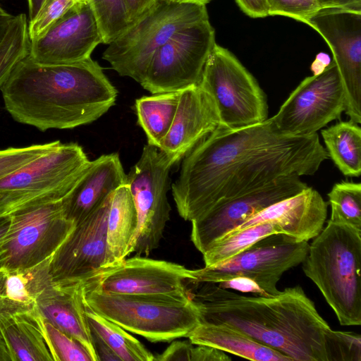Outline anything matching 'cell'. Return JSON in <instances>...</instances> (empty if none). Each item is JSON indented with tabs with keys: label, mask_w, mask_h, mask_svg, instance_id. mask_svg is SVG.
Listing matches in <instances>:
<instances>
[{
	"label": "cell",
	"mask_w": 361,
	"mask_h": 361,
	"mask_svg": "<svg viewBox=\"0 0 361 361\" xmlns=\"http://www.w3.org/2000/svg\"><path fill=\"white\" fill-rule=\"evenodd\" d=\"M345 110V97L333 61L320 73L305 78L271 119L281 134L307 136L338 119Z\"/></svg>",
	"instance_id": "4fadbf2b"
},
{
	"label": "cell",
	"mask_w": 361,
	"mask_h": 361,
	"mask_svg": "<svg viewBox=\"0 0 361 361\" xmlns=\"http://www.w3.org/2000/svg\"><path fill=\"white\" fill-rule=\"evenodd\" d=\"M168 2L175 3V4H197V5H204L206 6L207 4L210 2L212 0H165Z\"/></svg>",
	"instance_id": "816d5d0a"
},
{
	"label": "cell",
	"mask_w": 361,
	"mask_h": 361,
	"mask_svg": "<svg viewBox=\"0 0 361 361\" xmlns=\"http://www.w3.org/2000/svg\"><path fill=\"white\" fill-rule=\"evenodd\" d=\"M10 223V216H0V271L4 270L7 261L6 244Z\"/></svg>",
	"instance_id": "f6af8a7d"
},
{
	"label": "cell",
	"mask_w": 361,
	"mask_h": 361,
	"mask_svg": "<svg viewBox=\"0 0 361 361\" xmlns=\"http://www.w3.org/2000/svg\"><path fill=\"white\" fill-rule=\"evenodd\" d=\"M14 16L0 9V43L6 35Z\"/></svg>",
	"instance_id": "7dc6e473"
},
{
	"label": "cell",
	"mask_w": 361,
	"mask_h": 361,
	"mask_svg": "<svg viewBox=\"0 0 361 361\" xmlns=\"http://www.w3.org/2000/svg\"><path fill=\"white\" fill-rule=\"evenodd\" d=\"M6 111L17 122L41 131L89 124L115 104L117 90L91 57L57 65L27 56L0 88Z\"/></svg>",
	"instance_id": "7a4b0ae2"
},
{
	"label": "cell",
	"mask_w": 361,
	"mask_h": 361,
	"mask_svg": "<svg viewBox=\"0 0 361 361\" xmlns=\"http://www.w3.org/2000/svg\"><path fill=\"white\" fill-rule=\"evenodd\" d=\"M235 1L243 12L251 18L268 16L266 0H235Z\"/></svg>",
	"instance_id": "b9f144b4"
},
{
	"label": "cell",
	"mask_w": 361,
	"mask_h": 361,
	"mask_svg": "<svg viewBox=\"0 0 361 361\" xmlns=\"http://www.w3.org/2000/svg\"><path fill=\"white\" fill-rule=\"evenodd\" d=\"M30 43L26 15L14 16L0 43V88L18 63L29 55Z\"/></svg>",
	"instance_id": "4dcf8cb0"
},
{
	"label": "cell",
	"mask_w": 361,
	"mask_h": 361,
	"mask_svg": "<svg viewBox=\"0 0 361 361\" xmlns=\"http://www.w3.org/2000/svg\"><path fill=\"white\" fill-rule=\"evenodd\" d=\"M291 174L257 189L221 201L192 221L190 239L202 254L216 240L270 205L295 195L308 186Z\"/></svg>",
	"instance_id": "2e32d148"
},
{
	"label": "cell",
	"mask_w": 361,
	"mask_h": 361,
	"mask_svg": "<svg viewBox=\"0 0 361 361\" xmlns=\"http://www.w3.org/2000/svg\"><path fill=\"white\" fill-rule=\"evenodd\" d=\"M193 345L190 340L173 341L162 353L154 356V361H190Z\"/></svg>",
	"instance_id": "ab89813d"
},
{
	"label": "cell",
	"mask_w": 361,
	"mask_h": 361,
	"mask_svg": "<svg viewBox=\"0 0 361 361\" xmlns=\"http://www.w3.org/2000/svg\"><path fill=\"white\" fill-rule=\"evenodd\" d=\"M309 249L307 241L284 233L267 235L221 263L194 269L192 283H219L235 276L255 280L271 295L280 290L277 283L282 275L305 260Z\"/></svg>",
	"instance_id": "30bf717a"
},
{
	"label": "cell",
	"mask_w": 361,
	"mask_h": 361,
	"mask_svg": "<svg viewBox=\"0 0 361 361\" xmlns=\"http://www.w3.org/2000/svg\"><path fill=\"white\" fill-rule=\"evenodd\" d=\"M193 269L136 255L103 267L82 280L84 288L109 293L190 295Z\"/></svg>",
	"instance_id": "9a60e30c"
},
{
	"label": "cell",
	"mask_w": 361,
	"mask_h": 361,
	"mask_svg": "<svg viewBox=\"0 0 361 361\" xmlns=\"http://www.w3.org/2000/svg\"><path fill=\"white\" fill-rule=\"evenodd\" d=\"M84 290L88 308L151 342L188 337L202 322L190 294H119L85 288Z\"/></svg>",
	"instance_id": "5b68a950"
},
{
	"label": "cell",
	"mask_w": 361,
	"mask_h": 361,
	"mask_svg": "<svg viewBox=\"0 0 361 361\" xmlns=\"http://www.w3.org/2000/svg\"><path fill=\"white\" fill-rule=\"evenodd\" d=\"M190 353V361H229L231 358L224 351L206 345H195Z\"/></svg>",
	"instance_id": "60d3db41"
},
{
	"label": "cell",
	"mask_w": 361,
	"mask_h": 361,
	"mask_svg": "<svg viewBox=\"0 0 361 361\" xmlns=\"http://www.w3.org/2000/svg\"><path fill=\"white\" fill-rule=\"evenodd\" d=\"M0 9H1V6H0Z\"/></svg>",
	"instance_id": "db71d44e"
},
{
	"label": "cell",
	"mask_w": 361,
	"mask_h": 361,
	"mask_svg": "<svg viewBox=\"0 0 361 361\" xmlns=\"http://www.w3.org/2000/svg\"><path fill=\"white\" fill-rule=\"evenodd\" d=\"M77 0H44L36 17L28 24L30 40L45 31Z\"/></svg>",
	"instance_id": "8d00e7d4"
},
{
	"label": "cell",
	"mask_w": 361,
	"mask_h": 361,
	"mask_svg": "<svg viewBox=\"0 0 361 361\" xmlns=\"http://www.w3.org/2000/svg\"><path fill=\"white\" fill-rule=\"evenodd\" d=\"M329 157L345 176L361 174V129L351 121H340L322 130Z\"/></svg>",
	"instance_id": "83f0119b"
},
{
	"label": "cell",
	"mask_w": 361,
	"mask_h": 361,
	"mask_svg": "<svg viewBox=\"0 0 361 361\" xmlns=\"http://www.w3.org/2000/svg\"><path fill=\"white\" fill-rule=\"evenodd\" d=\"M329 158L317 133L283 135L271 118L238 128L219 124L183 157L172 195L179 215L192 221L279 178L314 175Z\"/></svg>",
	"instance_id": "6da1fadb"
},
{
	"label": "cell",
	"mask_w": 361,
	"mask_h": 361,
	"mask_svg": "<svg viewBox=\"0 0 361 361\" xmlns=\"http://www.w3.org/2000/svg\"><path fill=\"white\" fill-rule=\"evenodd\" d=\"M112 194L86 219L75 224L51 257L49 268L54 281H82L104 267L107 216Z\"/></svg>",
	"instance_id": "ac0fdd59"
},
{
	"label": "cell",
	"mask_w": 361,
	"mask_h": 361,
	"mask_svg": "<svg viewBox=\"0 0 361 361\" xmlns=\"http://www.w3.org/2000/svg\"><path fill=\"white\" fill-rule=\"evenodd\" d=\"M203 283L190 293L202 322L231 325L293 361H327L325 336L331 328L300 286L249 296Z\"/></svg>",
	"instance_id": "3957f363"
},
{
	"label": "cell",
	"mask_w": 361,
	"mask_h": 361,
	"mask_svg": "<svg viewBox=\"0 0 361 361\" xmlns=\"http://www.w3.org/2000/svg\"><path fill=\"white\" fill-rule=\"evenodd\" d=\"M51 258L28 269L1 271L0 321L36 310L37 298L53 281Z\"/></svg>",
	"instance_id": "603a6c76"
},
{
	"label": "cell",
	"mask_w": 361,
	"mask_h": 361,
	"mask_svg": "<svg viewBox=\"0 0 361 361\" xmlns=\"http://www.w3.org/2000/svg\"><path fill=\"white\" fill-rule=\"evenodd\" d=\"M329 45L338 71L350 121L361 123V11L321 8L304 22Z\"/></svg>",
	"instance_id": "5bb4252c"
},
{
	"label": "cell",
	"mask_w": 361,
	"mask_h": 361,
	"mask_svg": "<svg viewBox=\"0 0 361 361\" xmlns=\"http://www.w3.org/2000/svg\"><path fill=\"white\" fill-rule=\"evenodd\" d=\"M37 312L55 327L78 341L98 361L86 316L87 306L82 280L52 281L39 295Z\"/></svg>",
	"instance_id": "44dd1931"
},
{
	"label": "cell",
	"mask_w": 361,
	"mask_h": 361,
	"mask_svg": "<svg viewBox=\"0 0 361 361\" xmlns=\"http://www.w3.org/2000/svg\"><path fill=\"white\" fill-rule=\"evenodd\" d=\"M194 345H206L254 361L293 360L224 323L202 322L188 336Z\"/></svg>",
	"instance_id": "cb8c5ba5"
},
{
	"label": "cell",
	"mask_w": 361,
	"mask_h": 361,
	"mask_svg": "<svg viewBox=\"0 0 361 361\" xmlns=\"http://www.w3.org/2000/svg\"><path fill=\"white\" fill-rule=\"evenodd\" d=\"M44 1V0H27L30 21L36 17Z\"/></svg>",
	"instance_id": "f907efd6"
},
{
	"label": "cell",
	"mask_w": 361,
	"mask_h": 361,
	"mask_svg": "<svg viewBox=\"0 0 361 361\" xmlns=\"http://www.w3.org/2000/svg\"><path fill=\"white\" fill-rule=\"evenodd\" d=\"M208 19L206 6L158 0L109 44L102 59L121 76L131 78L141 84L159 48L177 31Z\"/></svg>",
	"instance_id": "52a82bcc"
},
{
	"label": "cell",
	"mask_w": 361,
	"mask_h": 361,
	"mask_svg": "<svg viewBox=\"0 0 361 361\" xmlns=\"http://www.w3.org/2000/svg\"><path fill=\"white\" fill-rule=\"evenodd\" d=\"M86 316L90 330L98 335L121 361H154V355L119 325L87 307Z\"/></svg>",
	"instance_id": "f1b7e54d"
},
{
	"label": "cell",
	"mask_w": 361,
	"mask_h": 361,
	"mask_svg": "<svg viewBox=\"0 0 361 361\" xmlns=\"http://www.w3.org/2000/svg\"><path fill=\"white\" fill-rule=\"evenodd\" d=\"M327 361H361V336L330 329L325 336Z\"/></svg>",
	"instance_id": "e575fe53"
},
{
	"label": "cell",
	"mask_w": 361,
	"mask_h": 361,
	"mask_svg": "<svg viewBox=\"0 0 361 361\" xmlns=\"http://www.w3.org/2000/svg\"><path fill=\"white\" fill-rule=\"evenodd\" d=\"M102 43L109 44L132 24L125 0H90Z\"/></svg>",
	"instance_id": "d6a6232c"
},
{
	"label": "cell",
	"mask_w": 361,
	"mask_h": 361,
	"mask_svg": "<svg viewBox=\"0 0 361 361\" xmlns=\"http://www.w3.org/2000/svg\"><path fill=\"white\" fill-rule=\"evenodd\" d=\"M200 85L213 99L223 126L238 128L268 118L267 96L255 78L233 53L216 43Z\"/></svg>",
	"instance_id": "ba28073f"
},
{
	"label": "cell",
	"mask_w": 361,
	"mask_h": 361,
	"mask_svg": "<svg viewBox=\"0 0 361 361\" xmlns=\"http://www.w3.org/2000/svg\"><path fill=\"white\" fill-rule=\"evenodd\" d=\"M180 92L152 94L135 100L137 124L144 130L147 144L160 147L172 125Z\"/></svg>",
	"instance_id": "4316f807"
},
{
	"label": "cell",
	"mask_w": 361,
	"mask_h": 361,
	"mask_svg": "<svg viewBox=\"0 0 361 361\" xmlns=\"http://www.w3.org/2000/svg\"><path fill=\"white\" fill-rule=\"evenodd\" d=\"M0 329L14 361L53 360L36 310L0 321Z\"/></svg>",
	"instance_id": "484cf974"
},
{
	"label": "cell",
	"mask_w": 361,
	"mask_h": 361,
	"mask_svg": "<svg viewBox=\"0 0 361 361\" xmlns=\"http://www.w3.org/2000/svg\"><path fill=\"white\" fill-rule=\"evenodd\" d=\"M225 289L235 290L243 293H252L254 295L271 296L253 279L245 276H235L217 283Z\"/></svg>",
	"instance_id": "f35d334b"
},
{
	"label": "cell",
	"mask_w": 361,
	"mask_h": 361,
	"mask_svg": "<svg viewBox=\"0 0 361 361\" xmlns=\"http://www.w3.org/2000/svg\"><path fill=\"white\" fill-rule=\"evenodd\" d=\"M330 63L329 57L324 53H319L317 55L315 60L312 65V69L314 74L322 72Z\"/></svg>",
	"instance_id": "c3c4849f"
},
{
	"label": "cell",
	"mask_w": 361,
	"mask_h": 361,
	"mask_svg": "<svg viewBox=\"0 0 361 361\" xmlns=\"http://www.w3.org/2000/svg\"><path fill=\"white\" fill-rule=\"evenodd\" d=\"M137 226V212L127 183L118 187L111 195L107 216L104 267L113 265L131 253Z\"/></svg>",
	"instance_id": "d4e9b609"
},
{
	"label": "cell",
	"mask_w": 361,
	"mask_h": 361,
	"mask_svg": "<svg viewBox=\"0 0 361 361\" xmlns=\"http://www.w3.org/2000/svg\"><path fill=\"white\" fill-rule=\"evenodd\" d=\"M215 44L209 19L177 31L155 53L140 85L152 94L182 92L199 85Z\"/></svg>",
	"instance_id": "8fae6325"
},
{
	"label": "cell",
	"mask_w": 361,
	"mask_h": 361,
	"mask_svg": "<svg viewBox=\"0 0 361 361\" xmlns=\"http://www.w3.org/2000/svg\"><path fill=\"white\" fill-rule=\"evenodd\" d=\"M282 233L273 222L267 221L231 231L214 242L203 253L204 267L224 262L269 235Z\"/></svg>",
	"instance_id": "f546056e"
},
{
	"label": "cell",
	"mask_w": 361,
	"mask_h": 361,
	"mask_svg": "<svg viewBox=\"0 0 361 361\" xmlns=\"http://www.w3.org/2000/svg\"><path fill=\"white\" fill-rule=\"evenodd\" d=\"M220 124L215 103L200 85L180 92L170 130L159 148L176 163Z\"/></svg>",
	"instance_id": "d6986e66"
},
{
	"label": "cell",
	"mask_w": 361,
	"mask_h": 361,
	"mask_svg": "<svg viewBox=\"0 0 361 361\" xmlns=\"http://www.w3.org/2000/svg\"><path fill=\"white\" fill-rule=\"evenodd\" d=\"M118 153L90 161L85 173L63 200L66 216L77 224L97 209L118 187L127 184Z\"/></svg>",
	"instance_id": "7402d4cb"
},
{
	"label": "cell",
	"mask_w": 361,
	"mask_h": 361,
	"mask_svg": "<svg viewBox=\"0 0 361 361\" xmlns=\"http://www.w3.org/2000/svg\"><path fill=\"white\" fill-rule=\"evenodd\" d=\"M3 271L24 269L50 259L75 226L63 200L19 210L11 216Z\"/></svg>",
	"instance_id": "7c38bea8"
},
{
	"label": "cell",
	"mask_w": 361,
	"mask_h": 361,
	"mask_svg": "<svg viewBox=\"0 0 361 361\" xmlns=\"http://www.w3.org/2000/svg\"><path fill=\"white\" fill-rule=\"evenodd\" d=\"M0 361H14L6 340L0 329Z\"/></svg>",
	"instance_id": "681fc988"
},
{
	"label": "cell",
	"mask_w": 361,
	"mask_h": 361,
	"mask_svg": "<svg viewBox=\"0 0 361 361\" xmlns=\"http://www.w3.org/2000/svg\"><path fill=\"white\" fill-rule=\"evenodd\" d=\"M77 1H79V0H77Z\"/></svg>",
	"instance_id": "11a10c76"
},
{
	"label": "cell",
	"mask_w": 361,
	"mask_h": 361,
	"mask_svg": "<svg viewBox=\"0 0 361 361\" xmlns=\"http://www.w3.org/2000/svg\"><path fill=\"white\" fill-rule=\"evenodd\" d=\"M176 163L159 148L147 144L127 174L137 219L131 253L147 256L160 244L170 217L169 171Z\"/></svg>",
	"instance_id": "9c48e42d"
},
{
	"label": "cell",
	"mask_w": 361,
	"mask_h": 361,
	"mask_svg": "<svg viewBox=\"0 0 361 361\" xmlns=\"http://www.w3.org/2000/svg\"><path fill=\"white\" fill-rule=\"evenodd\" d=\"M90 164L80 145L60 142L0 179V216L63 200Z\"/></svg>",
	"instance_id": "8992f818"
},
{
	"label": "cell",
	"mask_w": 361,
	"mask_h": 361,
	"mask_svg": "<svg viewBox=\"0 0 361 361\" xmlns=\"http://www.w3.org/2000/svg\"><path fill=\"white\" fill-rule=\"evenodd\" d=\"M321 8H344L361 11V0H317Z\"/></svg>",
	"instance_id": "bcb514c9"
},
{
	"label": "cell",
	"mask_w": 361,
	"mask_h": 361,
	"mask_svg": "<svg viewBox=\"0 0 361 361\" xmlns=\"http://www.w3.org/2000/svg\"><path fill=\"white\" fill-rule=\"evenodd\" d=\"M268 16H283L304 23L321 8L317 0H266Z\"/></svg>",
	"instance_id": "74e56055"
},
{
	"label": "cell",
	"mask_w": 361,
	"mask_h": 361,
	"mask_svg": "<svg viewBox=\"0 0 361 361\" xmlns=\"http://www.w3.org/2000/svg\"><path fill=\"white\" fill-rule=\"evenodd\" d=\"M158 0H125L129 19L133 23L146 13Z\"/></svg>",
	"instance_id": "ee69618b"
},
{
	"label": "cell",
	"mask_w": 361,
	"mask_h": 361,
	"mask_svg": "<svg viewBox=\"0 0 361 361\" xmlns=\"http://www.w3.org/2000/svg\"><path fill=\"white\" fill-rule=\"evenodd\" d=\"M94 348L98 361H121L113 350L95 333L91 331Z\"/></svg>",
	"instance_id": "7bdbcfd3"
},
{
	"label": "cell",
	"mask_w": 361,
	"mask_h": 361,
	"mask_svg": "<svg viewBox=\"0 0 361 361\" xmlns=\"http://www.w3.org/2000/svg\"><path fill=\"white\" fill-rule=\"evenodd\" d=\"M309 245L304 274L317 286L341 325L361 324V229L329 220Z\"/></svg>",
	"instance_id": "277c9868"
},
{
	"label": "cell",
	"mask_w": 361,
	"mask_h": 361,
	"mask_svg": "<svg viewBox=\"0 0 361 361\" xmlns=\"http://www.w3.org/2000/svg\"><path fill=\"white\" fill-rule=\"evenodd\" d=\"M327 205L317 190L307 187L301 192L255 214L231 231L271 221L280 228L282 233L307 242L318 235L323 229Z\"/></svg>",
	"instance_id": "ffe728a7"
},
{
	"label": "cell",
	"mask_w": 361,
	"mask_h": 361,
	"mask_svg": "<svg viewBox=\"0 0 361 361\" xmlns=\"http://www.w3.org/2000/svg\"><path fill=\"white\" fill-rule=\"evenodd\" d=\"M102 43L90 0L77 1L31 40L29 58L39 64H68L90 57Z\"/></svg>",
	"instance_id": "e0dca14e"
},
{
	"label": "cell",
	"mask_w": 361,
	"mask_h": 361,
	"mask_svg": "<svg viewBox=\"0 0 361 361\" xmlns=\"http://www.w3.org/2000/svg\"><path fill=\"white\" fill-rule=\"evenodd\" d=\"M60 142L59 140H56L23 147L0 149V179L53 149Z\"/></svg>",
	"instance_id": "d590c367"
},
{
	"label": "cell",
	"mask_w": 361,
	"mask_h": 361,
	"mask_svg": "<svg viewBox=\"0 0 361 361\" xmlns=\"http://www.w3.org/2000/svg\"><path fill=\"white\" fill-rule=\"evenodd\" d=\"M1 271H0V276H1Z\"/></svg>",
	"instance_id": "f5cc1de1"
},
{
	"label": "cell",
	"mask_w": 361,
	"mask_h": 361,
	"mask_svg": "<svg viewBox=\"0 0 361 361\" xmlns=\"http://www.w3.org/2000/svg\"><path fill=\"white\" fill-rule=\"evenodd\" d=\"M329 221L361 229V184L342 181L328 193Z\"/></svg>",
	"instance_id": "1f68e13d"
},
{
	"label": "cell",
	"mask_w": 361,
	"mask_h": 361,
	"mask_svg": "<svg viewBox=\"0 0 361 361\" xmlns=\"http://www.w3.org/2000/svg\"><path fill=\"white\" fill-rule=\"evenodd\" d=\"M39 318L53 360L93 361L88 350L78 341L55 327L39 314Z\"/></svg>",
	"instance_id": "836d02e7"
}]
</instances>
